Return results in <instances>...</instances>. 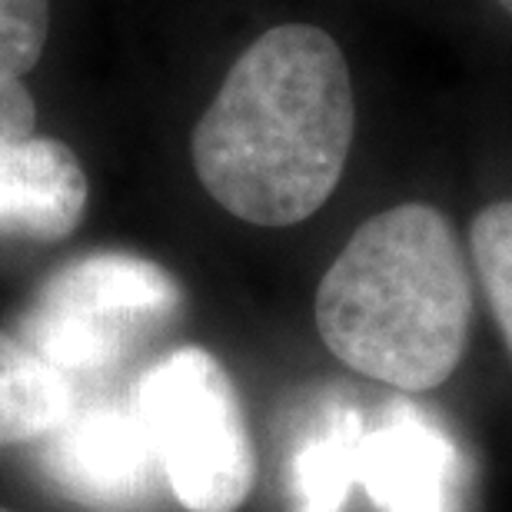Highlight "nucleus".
Returning a JSON list of instances; mask_svg holds the SVG:
<instances>
[{"mask_svg": "<svg viewBox=\"0 0 512 512\" xmlns=\"http://www.w3.org/2000/svg\"><path fill=\"white\" fill-rule=\"evenodd\" d=\"M476 273L512 356V200L489 203L469 230Z\"/></svg>", "mask_w": 512, "mask_h": 512, "instance_id": "9d476101", "label": "nucleus"}, {"mask_svg": "<svg viewBox=\"0 0 512 512\" xmlns=\"http://www.w3.org/2000/svg\"><path fill=\"white\" fill-rule=\"evenodd\" d=\"M183 290L160 263L137 253H90L50 276L20 320V340L70 376H100L163 330Z\"/></svg>", "mask_w": 512, "mask_h": 512, "instance_id": "20e7f679", "label": "nucleus"}, {"mask_svg": "<svg viewBox=\"0 0 512 512\" xmlns=\"http://www.w3.org/2000/svg\"><path fill=\"white\" fill-rule=\"evenodd\" d=\"M366 416L353 406H330L296 439L290 453V512H343L356 476Z\"/></svg>", "mask_w": 512, "mask_h": 512, "instance_id": "6e6552de", "label": "nucleus"}, {"mask_svg": "<svg viewBox=\"0 0 512 512\" xmlns=\"http://www.w3.org/2000/svg\"><path fill=\"white\" fill-rule=\"evenodd\" d=\"M87 210V173L77 153L50 137L0 143V233L54 243L70 237Z\"/></svg>", "mask_w": 512, "mask_h": 512, "instance_id": "0eeeda50", "label": "nucleus"}, {"mask_svg": "<svg viewBox=\"0 0 512 512\" xmlns=\"http://www.w3.org/2000/svg\"><path fill=\"white\" fill-rule=\"evenodd\" d=\"M37 124L34 97L14 77H0V143L30 137Z\"/></svg>", "mask_w": 512, "mask_h": 512, "instance_id": "f8f14e48", "label": "nucleus"}, {"mask_svg": "<svg viewBox=\"0 0 512 512\" xmlns=\"http://www.w3.org/2000/svg\"><path fill=\"white\" fill-rule=\"evenodd\" d=\"M499 4H503V7L509 10V14H512V0H499Z\"/></svg>", "mask_w": 512, "mask_h": 512, "instance_id": "ddd939ff", "label": "nucleus"}, {"mask_svg": "<svg viewBox=\"0 0 512 512\" xmlns=\"http://www.w3.org/2000/svg\"><path fill=\"white\" fill-rule=\"evenodd\" d=\"M0 512H14V509H4V506H0Z\"/></svg>", "mask_w": 512, "mask_h": 512, "instance_id": "4468645a", "label": "nucleus"}, {"mask_svg": "<svg viewBox=\"0 0 512 512\" xmlns=\"http://www.w3.org/2000/svg\"><path fill=\"white\" fill-rule=\"evenodd\" d=\"M74 403L77 389L64 373L0 330V449L47 439Z\"/></svg>", "mask_w": 512, "mask_h": 512, "instance_id": "1a4fd4ad", "label": "nucleus"}, {"mask_svg": "<svg viewBox=\"0 0 512 512\" xmlns=\"http://www.w3.org/2000/svg\"><path fill=\"white\" fill-rule=\"evenodd\" d=\"M40 443V469L57 493L97 512L147 506L163 479L147 429L124 403H74L70 416Z\"/></svg>", "mask_w": 512, "mask_h": 512, "instance_id": "39448f33", "label": "nucleus"}, {"mask_svg": "<svg viewBox=\"0 0 512 512\" xmlns=\"http://www.w3.org/2000/svg\"><path fill=\"white\" fill-rule=\"evenodd\" d=\"M316 330L350 370L429 393L459 370L473 330V276L429 203L376 213L323 273Z\"/></svg>", "mask_w": 512, "mask_h": 512, "instance_id": "f03ea898", "label": "nucleus"}, {"mask_svg": "<svg viewBox=\"0 0 512 512\" xmlns=\"http://www.w3.org/2000/svg\"><path fill=\"white\" fill-rule=\"evenodd\" d=\"M356 486L380 512H459L463 456L436 416L399 399L366 423Z\"/></svg>", "mask_w": 512, "mask_h": 512, "instance_id": "423d86ee", "label": "nucleus"}, {"mask_svg": "<svg viewBox=\"0 0 512 512\" xmlns=\"http://www.w3.org/2000/svg\"><path fill=\"white\" fill-rule=\"evenodd\" d=\"M47 34V0H0V77L30 74L47 47Z\"/></svg>", "mask_w": 512, "mask_h": 512, "instance_id": "9b49d317", "label": "nucleus"}, {"mask_svg": "<svg viewBox=\"0 0 512 512\" xmlns=\"http://www.w3.org/2000/svg\"><path fill=\"white\" fill-rule=\"evenodd\" d=\"M353 84L320 27L280 24L237 57L190 140L203 190L253 227H293L333 197L353 147Z\"/></svg>", "mask_w": 512, "mask_h": 512, "instance_id": "f257e3e1", "label": "nucleus"}, {"mask_svg": "<svg viewBox=\"0 0 512 512\" xmlns=\"http://www.w3.org/2000/svg\"><path fill=\"white\" fill-rule=\"evenodd\" d=\"M130 406L183 509H243L256 483V453L240 393L217 356L203 346L160 356L133 383Z\"/></svg>", "mask_w": 512, "mask_h": 512, "instance_id": "7ed1b4c3", "label": "nucleus"}]
</instances>
